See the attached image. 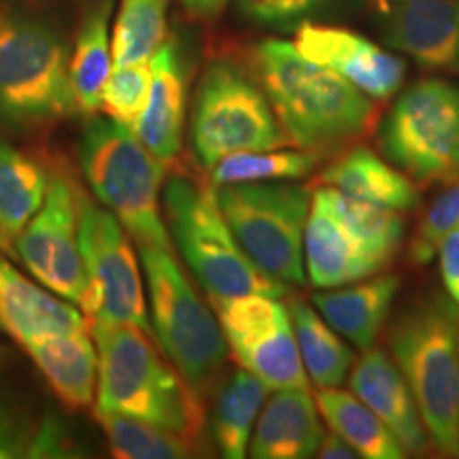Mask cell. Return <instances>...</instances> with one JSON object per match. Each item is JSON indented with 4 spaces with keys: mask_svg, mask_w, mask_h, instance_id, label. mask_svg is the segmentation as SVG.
I'll list each match as a JSON object with an SVG mask.
<instances>
[{
    "mask_svg": "<svg viewBox=\"0 0 459 459\" xmlns=\"http://www.w3.org/2000/svg\"><path fill=\"white\" fill-rule=\"evenodd\" d=\"M317 406L321 417L330 429L342 436L359 457L366 459H402L406 457L404 446L395 438L385 423L377 417L366 402L351 392L338 387H325L317 392Z\"/></svg>",
    "mask_w": 459,
    "mask_h": 459,
    "instance_id": "484cf974",
    "label": "cell"
},
{
    "mask_svg": "<svg viewBox=\"0 0 459 459\" xmlns=\"http://www.w3.org/2000/svg\"><path fill=\"white\" fill-rule=\"evenodd\" d=\"M400 290V279L381 274L358 285L315 294L313 302L338 334L358 349H370L387 324L389 311Z\"/></svg>",
    "mask_w": 459,
    "mask_h": 459,
    "instance_id": "7402d4cb",
    "label": "cell"
},
{
    "mask_svg": "<svg viewBox=\"0 0 459 459\" xmlns=\"http://www.w3.org/2000/svg\"><path fill=\"white\" fill-rule=\"evenodd\" d=\"M152 85L134 134L164 166L177 162L186 126V74L179 48L166 41L152 56Z\"/></svg>",
    "mask_w": 459,
    "mask_h": 459,
    "instance_id": "ac0fdd59",
    "label": "cell"
},
{
    "mask_svg": "<svg viewBox=\"0 0 459 459\" xmlns=\"http://www.w3.org/2000/svg\"><path fill=\"white\" fill-rule=\"evenodd\" d=\"M440 254V273L449 298L459 307V230L446 234L438 249Z\"/></svg>",
    "mask_w": 459,
    "mask_h": 459,
    "instance_id": "74e56055",
    "label": "cell"
},
{
    "mask_svg": "<svg viewBox=\"0 0 459 459\" xmlns=\"http://www.w3.org/2000/svg\"><path fill=\"white\" fill-rule=\"evenodd\" d=\"M99 351L96 409L136 417L196 443L203 400L152 341V332L128 324L90 321Z\"/></svg>",
    "mask_w": 459,
    "mask_h": 459,
    "instance_id": "7a4b0ae2",
    "label": "cell"
},
{
    "mask_svg": "<svg viewBox=\"0 0 459 459\" xmlns=\"http://www.w3.org/2000/svg\"><path fill=\"white\" fill-rule=\"evenodd\" d=\"M455 230H459V223H457V228H455Z\"/></svg>",
    "mask_w": 459,
    "mask_h": 459,
    "instance_id": "b9f144b4",
    "label": "cell"
},
{
    "mask_svg": "<svg viewBox=\"0 0 459 459\" xmlns=\"http://www.w3.org/2000/svg\"><path fill=\"white\" fill-rule=\"evenodd\" d=\"M377 3H378V4H381V7H383V9H385V11H387V7H389V3H394V0H377Z\"/></svg>",
    "mask_w": 459,
    "mask_h": 459,
    "instance_id": "60d3db41",
    "label": "cell"
},
{
    "mask_svg": "<svg viewBox=\"0 0 459 459\" xmlns=\"http://www.w3.org/2000/svg\"><path fill=\"white\" fill-rule=\"evenodd\" d=\"M351 392L377 412L406 453L421 455L429 445V434L423 426L421 412L412 398L409 383L398 364L383 351L370 347L353 366L349 377Z\"/></svg>",
    "mask_w": 459,
    "mask_h": 459,
    "instance_id": "2e32d148",
    "label": "cell"
},
{
    "mask_svg": "<svg viewBox=\"0 0 459 459\" xmlns=\"http://www.w3.org/2000/svg\"><path fill=\"white\" fill-rule=\"evenodd\" d=\"M217 203L251 262L273 281L304 285V230L311 189L290 181L217 186Z\"/></svg>",
    "mask_w": 459,
    "mask_h": 459,
    "instance_id": "ba28073f",
    "label": "cell"
},
{
    "mask_svg": "<svg viewBox=\"0 0 459 459\" xmlns=\"http://www.w3.org/2000/svg\"><path fill=\"white\" fill-rule=\"evenodd\" d=\"M181 4L196 20L213 22L228 7V0H181Z\"/></svg>",
    "mask_w": 459,
    "mask_h": 459,
    "instance_id": "ab89813d",
    "label": "cell"
},
{
    "mask_svg": "<svg viewBox=\"0 0 459 459\" xmlns=\"http://www.w3.org/2000/svg\"><path fill=\"white\" fill-rule=\"evenodd\" d=\"M79 187L68 172H54L37 215L13 243V255L34 279L82 307L88 273L79 249Z\"/></svg>",
    "mask_w": 459,
    "mask_h": 459,
    "instance_id": "4fadbf2b",
    "label": "cell"
},
{
    "mask_svg": "<svg viewBox=\"0 0 459 459\" xmlns=\"http://www.w3.org/2000/svg\"><path fill=\"white\" fill-rule=\"evenodd\" d=\"M291 319L304 370L319 389L338 387L344 383L353 366L351 349L336 336L321 315L313 311L307 302L296 300L291 304Z\"/></svg>",
    "mask_w": 459,
    "mask_h": 459,
    "instance_id": "f1b7e54d",
    "label": "cell"
},
{
    "mask_svg": "<svg viewBox=\"0 0 459 459\" xmlns=\"http://www.w3.org/2000/svg\"><path fill=\"white\" fill-rule=\"evenodd\" d=\"M139 254L160 349L192 392L204 400L213 394L228 359L220 321L194 290L172 249L139 245Z\"/></svg>",
    "mask_w": 459,
    "mask_h": 459,
    "instance_id": "8992f818",
    "label": "cell"
},
{
    "mask_svg": "<svg viewBox=\"0 0 459 459\" xmlns=\"http://www.w3.org/2000/svg\"><path fill=\"white\" fill-rule=\"evenodd\" d=\"M324 436L317 400L304 387L277 389L262 406L249 455L255 459H307Z\"/></svg>",
    "mask_w": 459,
    "mask_h": 459,
    "instance_id": "d6986e66",
    "label": "cell"
},
{
    "mask_svg": "<svg viewBox=\"0 0 459 459\" xmlns=\"http://www.w3.org/2000/svg\"><path fill=\"white\" fill-rule=\"evenodd\" d=\"M189 134L204 169L232 153L271 152L291 143L262 85L230 60L213 62L200 79Z\"/></svg>",
    "mask_w": 459,
    "mask_h": 459,
    "instance_id": "9c48e42d",
    "label": "cell"
},
{
    "mask_svg": "<svg viewBox=\"0 0 459 459\" xmlns=\"http://www.w3.org/2000/svg\"><path fill=\"white\" fill-rule=\"evenodd\" d=\"M264 94L294 145L328 152L368 130L375 115L370 96L330 68L304 57L294 43L268 39L254 51Z\"/></svg>",
    "mask_w": 459,
    "mask_h": 459,
    "instance_id": "6da1fadb",
    "label": "cell"
},
{
    "mask_svg": "<svg viewBox=\"0 0 459 459\" xmlns=\"http://www.w3.org/2000/svg\"><path fill=\"white\" fill-rule=\"evenodd\" d=\"M389 347L436 449L459 457V307L440 296L415 302L394 324Z\"/></svg>",
    "mask_w": 459,
    "mask_h": 459,
    "instance_id": "3957f363",
    "label": "cell"
},
{
    "mask_svg": "<svg viewBox=\"0 0 459 459\" xmlns=\"http://www.w3.org/2000/svg\"><path fill=\"white\" fill-rule=\"evenodd\" d=\"M24 349L68 411H83L94 404L99 389V351L90 330L41 338L28 342Z\"/></svg>",
    "mask_w": 459,
    "mask_h": 459,
    "instance_id": "44dd1931",
    "label": "cell"
},
{
    "mask_svg": "<svg viewBox=\"0 0 459 459\" xmlns=\"http://www.w3.org/2000/svg\"><path fill=\"white\" fill-rule=\"evenodd\" d=\"M313 198L383 264L392 260L398 251L406 232V221L400 211L347 196L330 186L319 187Z\"/></svg>",
    "mask_w": 459,
    "mask_h": 459,
    "instance_id": "83f0119b",
    "label": "cell"
},
{
    "mask_svg": "<svg viewBox=\"0 0 459 459\" xmlns=\"http://www.w3.org/2000/svg\"><path fill=\"white\" fill-rule=\"evenodd\" d=\"M170 0H122L115 20L113 66L147 62L166 41Z\"/></svg>",
    "mask_w": 459,
    "mask_h": 459,
    "instance_id": "4dcf8cb0",
    "label": "cell"
},
{
    "mask_svg": "<svg viewBox=\"0 0 459 459\" xmlns=\"http://www.w3.org/2000/svg\"><path fill=\"white\" fill-rule=\"evenodd\" d=\"M71 54L39 22L0 7V119L34 130L79 113L71 83Z\"/></svg>",
    "mask_w": 459,
    "mask_h": 459,
    "instance_id": "52a82bcc",
    "label": "cell"
},
{
    "mask_svg": "<svg viewBox=\"0 0 459 459\" xmlns=\"http://www.w3.org/2000/svg\"><path fill=\"white\" fill-rule=\"evenodd\" d=\"M304 264L308 281L324 290L368 279L385 266L315 198L304 230Z\"/></svg>",
    "mask_w": 459,
    "mask_h": 459,
    "instance_id": "ffe728a7",
    "label": "cell"
},
{
    "mask_svg": "<svg viewBox=\"0 0 459 459\" xmlns=\"http://www.w3.org/2000/svg\"><path fill=\"white\" fill-rule=\"evenodd\" d=\"M0 330L26 347L41 338L90 328L85 315L73 302L28 281L0 257Z\"/></svg>",
    "mask_w": 459,
    "mask_h": 459,
    "instance_id": "e0dca14e",
    "label": "cell"
},
{
    "mask_svg": "<svg viewBox=\"0 0 459 459\" xmlns=\"http://www.w3.org/2000/svg\"><path fill=\"white\" fill-rule=\"evenodd\" d=\"M79 449L74 434L60 417L48 412L34 428L30 446L26 457H79Z\"/></svg>",
    "mask_w": 459,
    "mask_h": 459,
    "instance_id": "d590c367",
    "label": "cell"
},
{
    "mask_svg": "<svg viewBox=\"0 0 459 459\" xmlns=\"http://www.w3.org/2000/svg\"><path fill=\"white\" fill-rule=\"evenodd\" d=\"M271 387L249 370H237L217 395L211 429L217 451L226 459H243Z\"/></svg>",
    "mask_w": 459,
    "mask_h": 459,
    "instance_id": "4316f807",
    "label": "cell"
},
{
    "mask_svg": "<svg viewBox=\"0 0 459 459\" xmlns=\"http://www.w3.org/2000/svg\"><path fill=\"white\" fill-rule=\"evenodd\" d=\"M111 0H99L88 11L71 54V83L79 113L96 115L102 107V88L113 71V48L108 34Z\"/></svg>",
    "mask_w": 459,
    "mask_h": 459,
    "instance_id": "d4e9b609",
    "label": "cell"
},
{
    "mask_svg": "<svg viewBox=\"0 0 459 459\" xmlns=\"http://www.w3.org/2000/svg\"><path fill=\"white\" fill-rule=\"evenodd\" d=\"M294 45L304 57L338 73L370 99H392L404 82V60L358 32L304 22Z\"/></svg>",
    "mask_w": 459,
    "mask_h": 459,
    "instance_id": "5bb4252c",
    "label": "cell"
},
{
    "mask_svg": "<svg viewBox=\"0 0 459 459\" xmlns=\"http://www.w3.org/2000/svg\"><path fill=\"white\" fill-rule=\"evenodd\" d=\"M49 172L24 149L0 139V251L13 254V243L41 209Z\"/></svg>",
    "mask_w": 459,
    "mask_h": 459,
    "instance_id": "cb8c5ba5",
    "label": "cell"
},
{
    "mask_svg": "<svg viewBox=\"0 0 459 459\" xmlns=\"http://www.w3.org/2000/svg\"><path fill=\"white\" fill-rule=\"evenodd\" d=\"M170 238L211 300L247 294L285 296L287 287L266 277L247 257L223 217L213 183L175 175L162 189Z\"/></svg>",
    "mask_w": 459,
    "mask_h": 459,
    "instance_id": "5b68a950",
    "label": "cell"
},
{
    "mask_svg": "<svg viewBox=\"0 0 459 459\" xmlns=\"http://www.w3.org/2000/svg\"><path fill=\"white\" fill-rule=\"evenodd\" d=\"M378 145L395 169L419 183L459 181V88L421 79L404 90L378 128Z\"/></svg>",
    "mask_w": 459,
    "mask_h": 459,
    "instance_id": "30bf717a",
    "label": "cell"
},
{
    "mask_svg": "<svg viewBox=\"0 0 459 459\" xmlns=\"http://www.w3.org/2000/svg\"><path fill=\"white\" fill-rule=\"evenodd\" d=\"M149 85H152V62L113 66L105 88H102V107L107 117L134 130L147 105Z\"/></svg>",
    "mask_w": 459,
    "mask_h": 459,
    "instance_id": "d6a6232c",
    "label": "cell"
},
{
    "mask_svg": "<svg viewBox=\"0 0 459 459\" xmlns=\"http://www.w3.org/2000/svg\"><path fill=\"white\" fill-rule=\"evenodd\" d=\"M211 302L228 349L245 370L266 383L271 392L308 389L291 311L277 296L247 294Z\"/></svg>",
    "mask_w": 459,
    "mask_h": 459,
    "instance_id": "7c38bea8",
    "label": "cell"
},
{
    "mask_svg": "<svg viewBox=\"0 0 459 459\" xmlns=\"http://www.w3.org/2000/svg\"><path fill=\"white\" fill-rule=\"evenodd\" d=\"M315 455L321 459H358L359 453L332 429V432H324V436H321V443Z\"/></svg>",
    "mask_w": 459,
    "mask_h": 459,
    "instance_id": "f35d334b",
    "label": "cell"
},
{
    "mask_svg": "<svg viewBox=\"0 0 459 459\" xmlns=\"http://www.w3.org/2000/svg\"><path fill=\"white\" fill-rule=\"evenodd\" d=\"M330 0H240L243 9L260 22H291Z\"/></svg>",
    "mask_w": 459,
    "mask_h": 459,
    "instance_id": "8d00e7d4",
    "label": "cell"
},
{
    "mask_svg": "<svg viewBox=\"0 0 459 459\" xmlns=\"http://www.w3.org/2000/svg\"><path fill=\"white\" fill-rule=\"evenodd\" d=\"M105 429L108 449L119 459H183L192 457L196 443L136 417L94 411Z\"/></svg>",
    "mask_w": 459,
    "mask_h": 459,
    "instance_id": "f546056e",
    "label": "cell"
},
{
    "mask_svg": "<svg viewBox=\"0 0 459 459\" xmlns=\"http://www.w3.org/2000/svg\"><path fill=\"white\" fill-rule=\"evenodd\" d=\"M321 181L347 196L395 211H412L421 203V194L409 175L383 162L375 152L361 145L341 153L321 172Z\"/></svg>",
    "mask_w": 459,
    "mask_h": 459,
    "instance_id": "603a6c76",
    "label": "cell"
},
{
    "mask_svg": "<svg viewBox=\"0 0 459 459\" xmlns=\"http://www.w3.org/2000/svg\"><path fill=\"white\" fill-rule=\"evenodd\" d=\"M77 156L90 192L122 221L132 240L170 249L162 220L166 166L134 130L111 117H91L79 139Z\"/></svg>",
    "mask_w": 459,
    "mask_h": 459,
    "instance_id": "277c9868",
    "label": "cell"
},
{
    "mask_svg": "<svg viewBox=\"0 0 459 459\" xmlns=\"http://www.w3.org/2000/svg\"><path fill=\"white\" fill-rule=\"evenodd\" d=\"M34 428L37 423L20 404L0 398V459L26 457Z\"/></svg>",
    "mask_w": 459,
    "mask_h": 459,
    "instance_id": "e575fe53",
    "label": "cell"
},
{
    "mask_svg": "<svg viewBox=\"0 0 459 459\" xmlns=\"http://www.w3.org/2000/svg\"><path fill=\"white\" fill-rule=\"evenodd\" d=\"M459 223V181L445 194H440L428 209L423 221L419 223L415 237L411 240V260L417 266H426L438 254L446 234Z\"/></svg>",
    "mask_w": 459,
    "mask_h": 459,
    "instance_id": "836d02e7",
    "label": "cell"
},
{
    "mask_svg": "<svg viewBox=\"0 0 459 459\" xmlns=\"http://www.w3.org/2000/svg\"><path fill=\"white\" fill-rule=\"evenodd\" d=\"M79 249L88 273V291L79 308L88 324H128L153 334L130 232L83 189H79Z\"/></svg>",
    "mask_w": 459,
    "mask_h": 459,
    "instance_id": "8fae6325",
    "label": "cell"
},
{
    "mask_svg": "<svg viewBox=\"0 0 459 459\" xmlns=\"http://www.w3.org/2000/svg\"><path fill=\"white\" fill-rule=\"evenodd\" d=\"M383 34L419 66L459 74V0H404L387 11Z\"/></svg>",
    "mask_w": 459,
    "mask_h": 459,
    "instance_id": "9a60e30c",
    "label": "cell"
},
{
    "mask_svg": "<svg viewBox=\"0 0 459 459\" xmlns=\"http://www.w3.org/2000/svg\"><path fill=\"white\" fill-rule=\"evenodd\" d=\"M317 164L313 152H291V149H271V152H240L223 158L211 169L213 186L255 181H294L308 177Z\"/></svg>",
    "mask_w": 459,
    "mask_h": 459,
    "instance_id": "1f68e13d",
    "label": "cell"
}]
</instances>
